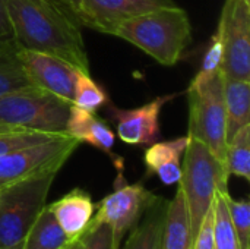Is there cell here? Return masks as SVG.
<instances>
[{"instance_id":"ffe728a7","label":"cell","mask_w":250,"mask_h":249,"mask_svg":"<svg viewBox=\"0 0 250 249\" xmlns=\"http://www.w3.org/2000/svg\"><path fill=\"white\" fill-rule=\"evenodd\" d=\"M34 87L19 59V45L15 40L0 44V95Z\"/></svg>"},{"instance_id":"2e32d148","label":"cell","mask_w":250,"mask_h":249,"mask_svg":"<svg viewBox=\"0 0 250 249\" xmlns=\"http://www.w3.org/2000/svg\"><path fill=\"white\" fill-rule=\"evenodd\" d=\"M161 249H192V233L189 225V214L182 189L179 188L174 198L167 203L163 232Z\"/></svg>"},{"instance_id":"6da1fadb","label":"cell","mask_w":250,"mask_h":249,"mask_svg":"<svg viewBox=\"0 0 250 249\" xmlns=\"http://www.w3.org/2000/svg\"><path fill=\"white\" fill-rule=\"evenodd\" d=\"M13 38L21 48L57 56L89 75L78 21L51 0H6Z\"/></svg>"},{"instance_id":"7c38bea8","label":"cell","mask_w":250,"mask_h":249,"mask_svg":"<svg viewBox=\"0 0 250 249\" xmlns=\"http://www.w3.org/2000/svg\"><path fill=\"white\" fill-rule=\"evenodd\" d=\"M173 4V0H81L76 19L95 31L113 34L126 19Z\"/></svg>"},{"instance_id":"5b68a950","label":"cell","mask_w":250,"mask_h":249,"mask_svg":"<svg viewBox=\"0 0 250 249\" xmlns=\"http://www.w3.org/2000/svg\"><path fill=\"white\" fill-rule=\"evenodd\" d=\"M189 97V138L198 139L226 166L227 114L223 92V72L205 81H192Z\"/></svg>"},{"instance_id":"9c48e42d","label":"cell","mask_w":250,"mask_h":249,"mask_svg":"<svg viewBox=\"0 0 250 249\" xmlns=\"http://www.w3.org/2000/svg\"><path fill=\"white\" fill-rule=\"evenodd\" d=\"M218 26L224 41L223 75L250 81V0H226Z\"/></svg>"},{"instance_id":"44dd1931","label":"cell","mask_w":250,"mask_h":249,"mask_svg":"<svg viewBox=\"0 0 250 249\" xmlns=\"http://www.w3.org/2000/svg\"><path fill=\"white\" fill-rule=\"evenodd\" d=\"M226 169L230 176L250 181V125L239 129L227 142Z\"/></svg>"},{"instance_id":"3957f363","label":"cell","mask_w":250,"mask_h":249,"mask_svg":"<svg viewBox=\"0 0 250 249\" xmlns=\"http://www.w3.org/2000/svg\"><path fill=\"white\" fill-rule=\"evenodd\" d=\"M183 156L179 188L186 201L193 242L204 217L212 207L217 191H229L230 175L226 166L198 139L189 138Z\"/></svg>"},{"instance_id":"83f0119b","label":"cell","mask_w":250,"mask_h":249,"mask_svg":"<svg viewBox=\"0 0 250 249\" xmlns=\"http://www.w3.org/2000/svg\"><path fill=\"white\" fill-rule=\"evenodd\" d=\"M12 40L15 38H13V29L9 19V13H7V4L6 0H0V43H6Z\"/></svg>"},{"instance_id":"277c9868","label":"cell","mask_w":250,"mask_h":249,"mask_svg":"<svg viewBox=\"0 0 250 249\" xmlns=\"http://www.w3.org/2000/svg\"><path fill=\"white\" fill-rule=\"evenodd\" d=\"M57 173L45 172L0 188V249H23Z\"/></svg>"},{"instance_id":"52a82bcc","label":"cell","mask_w":250,"mask_h":249,"mask_svg":"<svg viewBox=\"0 0 250 249\" xmlns=\"http://www.w3.org/2000/svg\"><path fill=\"white\" fill-rule=\"evenodd\" d=\"M79 144L73 136L60 134L0 156V188L45 172H59Z\"/></svg>"},{"instance_id":"7a4b0ae2","label":"cell","mask_w":250,"mask_h":249,"mask_svg":"<svg viewBox=\"0 0 250 249\" xmlns=\"http://www.w3.org/2000/svg\"><path fill=\"white\" fill-rule=\"evenodd\" d=\"M111 35L129 41L163 66H174L192 43V25L186 10L173 4L126 19Z\"/></svg>"},{"instance_id":"f1b7e54d","label":"cell","mask_w":250,"mask_h":249,"mask_svg":"<svg viewBox=\"0 0 250 249\" xmlns=\"http://www.w3.org/2000/svg\"><path fill=\"white\" fill-rule=\"evenodd\" d=\"M51 1H54L56 4H59L63 10H66L69 15H72L76 19L78 12H79V6H81V0H51Z\"/></svg>"},{"instance_id":"9a60e30c","label":"cell","mask_w":250,"mask_h":249,"mask_svg":"<svg viewBox=\"0 0 250 249\" xmlns=\"http://www.w3.org/2000/svg\"><path fill=\"white\" fill-rule=\"evenodd\" d=\"M64 134L73 136L79 142H86L94 148L104 151L105 154L111 156L113 153L116 136L110 126L94 113L79 109L73 104L69 110Z\"/></svg>"},{"instance_id":"4316f807","label":"cell","mask_w":250,"mask_h":249,"mask_svg":"<svg viewBox=\"0 0 250 249\" xmlns=\"http://www.w3.org/2000/svg\"><path fill=\"white\" fill-rule=\"evenodd\" d=\"M192 249H214V214L212 207L204 217L198 235L192 244Z\"/></svg>"},{"instance_id":"f546056e","label":"cell","mask_w":250,"mask_h":249,"mask_svg":"<svg viewBox=\"0 0 250 249\" xmlns=\"http://www.w3.org/2000/svg\"><path fill=\"white\" fill-rule=\"evenodd\" d=\"M64 249H82V242H81V238L79 239H76V241H73V242H70L67 247Z\"/></svg>"},{"instance_id":"4dcf8cb0","label":"cell","mask_w":250,"mask_h":249,"mask_svg":"<svg viewBox=\"0 0 250 249\" xmlns=\"http://www.w3.org/2000/svg\"><path fill=\"white\" fill-rule=\"evenodd\" d=\"M12 129H18V128H12V126H7V125L0 123V132H6V131H12Z\"/></svg>"},{"instance_id":"d6986e66","label":"cell","mask_w":250,"mask_h":249,"mask_svg":"<svg viewBox=\"0 0 250 249\" xmlns=\"http://www.w3.org/2000/svg\"><path fill=\"white\" fill-rule=\"evenodd\" d=\"M163 200H158L139 220V223L127 233V239L120 249H155L163 232V222L166 205L161 204Z\"/></svg>"},{"instance_id":"8992f818","label":"cell","mask_w":250,"mask_h":249,"mask_svg":"<svg viewBox=\"0 0 250 249\" xmlns=\"http://www.w3.org/2000/svg\"><path fill=\"white\" fill-rule=\"evenodd\" d=\"M70 103L37 87L0 95V123L28 131L64 134Z\"/></svg>"},{"instance_id":"d4e9b609","label":"cell","mask_w":250,"mask_h":249,"mask_svg":"<svg viewBox=\"0 0 250 249\" xmlns=\"http://www.w3.org/2000/svg\"><path fill=\"white\" fill-rule=\"evenodd\" d=\"M223 59H224L223 32H221V28L217 26V29L211 38V43H209L205 54H204L201 69L192 81H205L208 78H212L215 73H218L221 70Z\"/></svg>"},{"instance_id":"8fae6325","label":"cell","mask_w":250,"mask_h":249,"mask_svg":"<svg viewBox=\"0 0 250 249\" xmlns=\"http://www.w3.org/2000/svg\"><path fill=\"white\" fill-rule=\"evenodd\" d=\"M176 94L160 95L152 101L130 110H122L108 106L110 119L116 125L117 136L122 142L133 147H146L160 138V114L166 103L171 101Z\"/></svg>"},{"instance_id":"ba28073f","label":"cell","mask_w":250,"mask_h":249,"mask_svg":"<svg viewBox=\"0 0 250 249\" xmlns=\"http://www.w3.org/2000/svg\"><path fill=\"white\" fill-rule=\"evenodd\" d=\"M160 198L142 183H127L122 175L117 176L114 191L95 205L91 223H105L113 230L116 248L120 249L127 233L139 223L144 214Z\"/></svg>"},{"instance_id":"4fadbf2b","label":"cell","mask_w":250,"mask_h":249,"mask_svg":"<svg viewBox=\"0 0 250 249\" xmlns=\"http://www.w3.org/2000/svg\"><path fill=\"white\" fill-rule=\"evenodd\" d=\"M47 207L69 241H76L83 235L95 213V204L91 195L79 188L72 189Z\"/></svg>"},{"instance_id":"5bb4252c","label":"cell","mask_w":250,"mask_h":249,"mask_svg":"<svg viewBox=\"0 0 250 249\" xmlns=\"http://www.w3.org/2000/svg\"><path fill=\"white\" fill-rule=\"evenodd\" d=\"M188 142V136H180L176 139L151 144L144 154L146 176L157 175L167 186L179 183L182 178L180 157L183 156Z\"/></svg>"},{"instance_id":"603a6c76","label":"cell","mask_w":250,"mask_h":249,"mask_svg":"<svg viewBox=\"0 0 250 249\" xmlns=\"http://www.w3.org/2000/svg\"><path fill=\"white\" fill-rule=\"evenodd\" d=\"M226 201L231 226L240 249H250V203L249 200H234L229 191H221Z\"/></svg>"},{"instance_id":"cb8c5ba5","label":"cell","mask_w":250,"mask_h":249,"mask_svg":"<svg viewBox=\"0 0 250 249\" xmlns=\"http://www.w3.org/2000/svg\"><path fill=\"white\" fill-rule=\"evenodd\" d=\"M105 103H107L105 91L91 78V75L78 72L73 106L83 109L86 112L95 113Z\"/></svg>"},{"instance_id":"e0dca14e","label":"cell","mask_w":250,"mask_h":249,"mask_svg":"<svg viewBox=\"0 0 250 249\" xmlns=\"http://www.w3.org/2000/svg\"><path fill=\"white\" fill-rule=\"evenodd\" d=\"M223 92L227 114V142L243 126L250 125V81L223 75Z\"/></svg>"},{"instance_id":"7402d4cb","label":"cell","mask_w":250,"mask_h":249,"mask_svg":"<svg viewBox=\"0 0 250 249\" xmlns=\"http://www.w3.org/2000/svg\"><path fill=\"white\" fill-rule=\"evenodd\" d=\"M212 214H214V249H240L221 191H217L214 197Z\"/></svg>"},{"instance_id":"1f68e13d","label":"cell","mask_w":250,"mask_h":249,"mask_svg":"<svg viewBox=\"0 0 250 249\" xmlns=\"http://www.w3.org/2000/svg\"><path fill=\"white\" fill-rule=\"evenodd\" d=\"M160 242H161V239H160ZM160 242H158V245H157V248L155 249H161V244H160Z\"/></svg>"},{"instance_id":"d6a6232c","label":"cell","mask_w":250,"mask_h":249,"mask_svg":"<svg viewBox=\"0 0 250 249\" xmlns=\"http://www.w3.org/2000/svg\"><path fill=\"white\" fill-rule=\"evenodd\" d=\"M0 44H1V43H0Z\"/></svg>"},{"instance_id":"484cf974","label":"cell","mask_w":250,"mask_h":249,"mask_svg":"<svg viewBox=\"0 0 250 249\" xmlns=\"http://www.w3.org/2000/svg\"><path fill=\"white\" fill-rule=\"evenodd\" d=\"M82 249H117L113 239V230L105 223H91L81 236Z\"/></svg>"},{"instance_id":"30bf717a","label":"cell","mask_w":250,"mask_h":249,"mask_svg":"<svg viewBox=\"0 0 250 249\" xmlns=\"http://www.w3.org/2000/svg\"><path fill=\"white\" fill-rule=\"evenodd\" d=\"M19 59L31 84L73 104L78 70L66 60L19 47Z\"/></svg>"},{"instance_id":"ac0fdd59","label":"cell","mask_w":250,"mask_h":249,"mask_svg":"<svg viewBox=\"0 0 250 249\" xmlns=\"http://www.w3.org/2000/svg\"><path fill=\"white\" fill-rule=\"evenodd\" d=\"M70 242L45 204L26 235L23 249H64Z\"/></svg>"}]
</instances>
